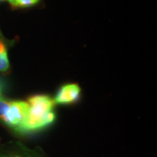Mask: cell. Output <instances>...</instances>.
<instances>
[{
    "label": "cell",
    "instance_id": "5",
    "mask_svg": "<svg viewBox=\"0 0 157 157\" xmlns=\"http://www.w3.org/2000/svg\"><path fill=\"white\" fill-rule=\"evenodd\" d=\"M10 68V61L6 46L2 41L0 40V71L6 72Z\"/></svg>",
    "mask_w": 157,
    "mask_h": 157
},
{
    "label": "cell",
    "instance_id": "3",
    "mask_svg": "<svg viewBox=\"0 0 157 157\" xmlns=\"http://www.w3.org/2000/svg\"><path fill=\"white\" fill-rule=\"evenodd\" d=\"M81 95V88L76 84H66L63 85L57 92L55 97V103L71 104L76 103Z\"/></svg>",
    "mask_w": 157,
    "mask_h": 157
},
{
    "label": "cell",
    "instance_id": "6",
    "mask_svg": "<svg viewBox=\"0 0 157 157\" xmlns=\"http://www.w3.org/2000/svg\"><path fill=\"white\" fill-rule=\"evenodd\" d=\"M40 0H16L13 6L17 7H29L39 2Z\"/></svg>",
    "mask_w": 157,
    "mask_h": 157
},
{
    "label": "cell",
    "instance_id": "10",
    "mask_svg": "<svg viewBox=\"0 0 157 157\" xmlns=\"http://www.w3.org/2000/svg\"><path fill=\"white\" fill-rule=\"evenodd\" d=\"M0 1H1V0H0Z\"/></svg>",
    "mask_w": 157,
    "mask_h": 157
},
{
    "label": "cell",
    "instance_id": "4",
    "mask_svg": "<svg viewBox=\"0 0 157 157\" xmlns=\"http://www.w3.org/2000/svg\"><path fill=\"white\" fill-rule=\"evenodd\" d=\"M15 146L13 150L0 152V157H44L36 151L25 148L21 143H17Z\"/></svg>",
    "mask_w": 157,
    "mask_h": 157
},
{
    "label": "cell",
    "instance_id": "9",
    "mask_svg": "<svg viewBox=\"0 0 157 157\" xmlns=\"http://www.w3.org/2000/svg\"><path fill=\"white\" fill-rule=\"evenodd\" d=\"M0 92H1V89H0Z\"/></svg>",
    "mask_w": 157,
    "mask_h": 157
},
{
    "label": "cell",
    "instance_id": "1",
    "mask_svg": "<svg viewBox=\"0 0 157 157\" xmlns=\"http://www.w3.org/2000/svg\"><path fill=\"white\" fill-rule=\"evenodd\" d=\"M29 113L20 132H31L50 126L56 119L54 100L46 95H36L29 99Z\"/></svg>",
    "mask_w": 157,
    "mask_h": 157
},
{
    "label": "cell",
    "instance_id": "2",
    "mask_svg": "<svg viewBox=\"0 0 157 157\" xmlns=\"http://www.w3.org/2000/svg\"><path fill=\"white\" fill-rule=\"evenodd\" d=\"M29 103L24 101H11L2 121L7 126L20 132L29 113Z\"/></svg>",
    "mask_w": 157,
    "mask_h": 157
},
{
    "label": "cell",
    "instance_id": "8",
    "mask_svg": "<svg viewBox=\"0 0 157 157\" xmlns=\"http://www.w3.org/2000/svg\"><path fill=\"white\" fill-rule=\"evenodd\" d=\"M7 1H8V2H10V3L12 5H13V4H14V3H15V1H16V0H7Z\"/></svg>",
    "mask_w": 157,
    "mask_h": 157
},
{
    "label": "cell",
    "instance_id": "7",
    "mask_svg": "<svg viewBox=\"0 0 157 157\" xmlns=\"http://www.w3.org/2000/svg\"><path fill=\"white\" fill-rule=\"evenodd\" d=\"M10 102L11 101H7L5 98H0V119L1 120H2L3 118L5 117L6 113H7L10 107Z\"/></svg>",
    "mask_w": 157,
    "mask_h": 157
}]
</instances>
